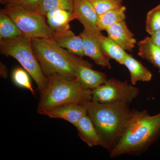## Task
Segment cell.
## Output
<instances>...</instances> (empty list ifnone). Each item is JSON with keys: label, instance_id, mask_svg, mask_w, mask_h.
<instances>
[{"label": "cell", "instance_id": "obj_26", "mask_svg": "<svg viewBox=\"0 0 160 160\" xmlns=\"http://www.w3.org/2000/svg\"><path fill=\"white\" fill-rule=\"evenodd\" d=\"M150 37L152 41L160 48V30L151 35Z\"/></svg>", "mask_w": 160, "mask_h": 160}, {"label": "cell", "instance_id": "obj_5", "mask_svg": "<svg viewBox=\"0 0 160 160\" xmlns=\"http://www.w3.org/2000/svg\"><path fill=\"white\" fill-rule=\"evenodd\" d=\"M0 51L2 54L17 60L36 83L40 93L44 92L48 78L35 56L31 39L22 34L12 39L0 40Z\"/></svg>", "mask_w": 160, "mask_h": 160}, {"label": "cell", "instance_id": "obj_25", "mask_svg": "<svg viewBox=\"0 0 160 160\" xmlns=\"http://www.w3.org/2000/svg\"><path fill=\"white\" fill-rule=\"evenodd\" d=\"M41 0H13L6 5L18 6L30 11H37Z\"/></svg>", "mask_w": 160, "mask_h": 160}, {"label": "cell", "instance_id": "obj_28", "mask_svg": "<svg viewBox=\"0 0 160 160\" xmlns=\"http://www.w3.org/2000/svg\"><path fill=\"white\" fill-rule=\"evenodd\" d=\"M13 0H0V2L2 5H7L9 3L11 2Z\"/></svg>", "mask_w": 160, "mask_h": 160}, {"label": "cell", "instance_id": "obj_29", "mask_svg": "<svg viewBox=\"0 0 160 160\" xmlns=\"http://www.w3.org/2000/svg\"><path fill=\"white\" fill-rule=\"evenodd\" d=\"M159 72H160V67L159 68Z\"/></svg>", "mask_w": 160, "mask_h": 160}, {"label": "cell", "instance_id": "obj_15", "mask_svg": "<svg viewBox=\"0 0 160 160\" xmlns=\"http://www.w3.org/2000/svg\"><path fill=\"white\" fill-rule=\"evenodd\" d=\"M130 73L131 84L135 85L138 82H148L151 81L152 75L151 72L139 61L129 54L126 56L123 65Z\"/></svg>", "mask_w": 160, "mask_h": 160}, {"label": "cell", "instance_id": "obj_3", "mask_svg": "<svg viewBox=\"0 0 160 160\" xmlns=\"http://www.w3.org/2000/svg\"><path fill=\"white\" fill-rule=\"evenodd\" d=\"M33 52L46 77L57 75L74 79L75 68L88 63L79 56L62 48L53 39H31Z\"/></svg>", "mask_w": 160, "mask_h": 160}, {"label": "cell", "instance_id": "obj_21", "mask_svg": "<svg viewBox=\"0 0 160 160\" xmlns=\"http://www.w3.org/2000/svg\"><path fill=\"white\" fill-rule=\"evenodd\" d=\"M59 9L72 11L73 0H41L37 11L46 18L49 12Z\"/></svg>", "mask_w": 160, "mask_h": 160}, {"label": "cell", "instance_id": "obj_22", "mask_svg": "<svg viewBox=\"0 0 160 160\" xmlns=\"http://www.w3.org/2000/svg\"><path fill=\"white\" fill-rule=\"evenodd\" d=\"M146 31L150 35L160 30V4L148 12L146 16Z\"/></svg>", "mask_w": 160, "mask_h": 160}, {"label": "cell", "instance_id": "obj_10", "mask_svg": "<svg viewBox=\"0 0 160 160\" xmlns=\"http://www.w3.org/2000/svg\"><path fill=\"white\" fill-rule=\"evenodd\" d=\"M98 14L89 0H73L72 20L77 19L82 24L84 29L98 32L97 26Z\"/></svg>", "mask_w": 160, "mask_h": 160}, {"label": "cell", "instance_id": "obj_2", "mask_svg": "<svg viewBox=\"0 0 160 160\" xmlns=\"http://www.w3.org/2000/svg\"><path fill=\"white\" fill-rule=\"evenodd\" d=\"M160 134V112L152 116L146 110H136L120 139L109 152L110 157L142 154Z\"/></svg>", "mask_w": 160, "mask_h": 160}, {"label": "cell", "instance_id": "obj_7", "mask_svg": "<svg viewBox=\"0 0 160 160\" xmlns=\"http://www.w3.org/2000/svg\"><path fill=\"white\" fill-rule=\"evenodd\" d=\"M139 94V89L135 85L112 78L92 90V100L102 103L130 104Z\"/></svg>", "mask_w": 160, "mask_h": 160}, {"label": "cell", "instance_id": "obj_20", "mask_svg": "<svg viewBox=\"0 0 160 160\" xmlns=\"http://www.w3.org/2000/svg\"><path fill=\"white\" fill-rule=\"evenodd\" d=\"M22 33L9 15L1 9L0 11V40L12 39Z\"/></svg>", "mask_w": 160, "mask_h": 160}, {"label": "cell", "instance_id": "obj_24", "mask_svg": "<svg viewBox=\"0 0 160 160\" xmlns=\"http://www.w3.org/2000/svg\"><path fill=\"white\" fill-rule=\"evenodd\" d=\"M98 15L122 6L123 0H89Z\"/></svg>", "mask_w": 160, "mask_h": 160}, {"label": "cell", "instance_id": "obj_6", "mask_svg": "<svg viewBox=\"0 0 160 160\" xmlns=\"http://www.w3.org/2000/svg\"><path fill=\"white\" fill-rule=\"evenodd\" d=\"M3 12L9 15L22 32L30 39H52L54 31L50 29L46 18L38 11H30L18 6L6 5Z\"/></svg>", "mask_w": 160, "mask_h": 160}, {"label": "cell", "instance_id": "obj_12", "mask_svg": "<svg viewBox=\"0 0 160 160\" xmlns=\"http://www.w3.org/2000/svg\"><path fill=\"white\" fill-rule=\"evenodd\" d=\"M91 64L88 62L78 64L75 68L76 79L86 89L97 88L108 79L105 73L92 69Z\"/></svg>", "mask_w": 160, "mask_h": 160}, {"label": "cell", "instance_id": "obj_9", "mask_svg": "<svg viewBox=\"0 0 160 160\" xmlns=\"http://www.w3.org/2000/svg\"><path fill=\"white\" fill-rule=\"evenodd\" d=\"M100 32H95L84 29L80 33L82 39L84 52L86 56L93 60L98 66L111 69L109 58L104 54L98 41V35Z\"/></svg>", "mask_w": 160, "mask_h": 160}, {"label": "cell", "instance_id": "obj_13", "mask_svg": "<svg viewBox=\"0 0 160 160\" xmlns=\"http://www.w3.org/2000/svg\"><path fill=\"white\" fill-rule=\"evenodd\" d=\"M52 39L59 46L72 54L80 57L86 56L82 39L80 35H76L70 29L63 32H54Z\"/></svg>", "mask_w": 160, "mask_h": 160}, {"label": "cell", "instance_id": "obj_8", "mask_svg": "<svg viewBox=\"0 0 160 160\" xmlns=\"http://www.w3.org/2000/svg\"><path fill=\"white\" fill-rule=\"evenodd\" d=\"M86 103H72L56 106L44 110L40 114L51 118L65 120L75 127L81 119L87 114Z\"/></svg>", "mask_w": 160, "mask_h": 160}, {"label": "cell", "instance_id": "obj_23", "mask_svg": "<svg viewBox=\"0 0 160 160\" xmlns=\"http://www.w3.org/2000/svg\"><path fill=\"white\" fill-rule=\"evenodd\" d=\"M28 72L25 69L18 67L13 70L12 79L16 85L22 88L28 89L35 95V91L32 88Z\"/></svg>", "mask_w": 160, "mask_h": 160}, {"label": "cell", "instance_id": "obj_14", "mask_svg": "<svg viewBox=\"0 0 160 160\" xmlns=\"http://www.w3.org/2000/svg\"><path fill=\"white\" fill-rule=\"evenodd\" d=\"M80 138L89 147L102 146L97 130L90 118L86 114L79 121L75 126Z\"/></svg>", "mask_w": 160, "mask_h": 160}, {"label": "cell", "instance_id": "obj_4", "mask_svg": "<svg viewBox=\"0 0 160 160\" xmlns=\"http://www.w3.org/2000/svg\"><path fill=\"white\" fill-rule=\"evenodd\" d=\"M47 87L41 94L37 112L56 106L72 104H84L92 100V90L86 89L77 79H71L55 75L47 78Z\"/></svg>", "mask_w": 160, "mask_h": 160}, {"label": "cell", "instance_id": "obj_16", "mask_svg": "<svg viewBox=\"0 0 160 160\" xmlns=\"http://www.w3.org/2000/svg\"><path fill=\"white\" fill-rule=\"evenodd\" d=\"M46 18L48 26L54 32H63L69 29V22L72 21V11L56 9L49 12Z\"/></svg>", "mask_w": 160, "mask_h": 160}, {"label": "cell", "instance_id": "obj_27", "mask_svg": "<svg viewBox=\"0 0 160 160\" xmlns=\"http://www.w3.org/2000/svg\"><path fill=\"white\" fill-rule=\"evenodd\" d=\"M1 69H0V73H1V76L4 78H6L8 77V72L6 67L4 64L1 62Z\"/></svg>", "mask_w": 160, "mask_h": 160}, {"label": "cell", "instance_id": "obj_19", "mask_svg": "<svg viewBox=\"0 0 160 160\" xmlns=\"http://www.w3.org/2000/svg\"><path fill=\"white\" fill-rule=\"evenodd\" d=\"M126 7L122 6L98 15L97 26L100 31L105 30L112 25L125 21Z\"/></svg>", "mask_w": 160, "mask_h": 160}, {"label": "cell", "instance_id": "obj_11", "mask_svg": "<svg viewBox=\"0 0 160 160\" xmlns=\"http://www.w3.org/2000/svg\"><path fill=\"white\" fill-rule=\"evenodd\" d=\"M106 31L108 37L125 51H132L135 47L136 39L125 21L112 25Z\"/></svg>", "mask_w": 160, "mask_h": 160}, {"label": "cell", "instance_id": "obj_17", "mask_svg": "<svg viewBox=\"0 0 160 160\" xmlns=\"http://www.w3.org/2000/svg\"><path fill=\"white\" fill-rule=\"evenodd\" d=\"M98 41L104 54L109 58L112 59L120 65H123L128 53L108 37L103 35L101 32L98 35Z\"/></svg>", "mask_w": 160, "mask_h": 160}, {"label": "cell", "instance_id": "obj_1", "mask_svg": "<svg viewBox=\"0 0 160 160\" xmlns=\"http://www.w3.org/2000/svg\"><path fill=\"white\" fill-rule=\"evenodd\" d=\"M87 105L90 118L102 142V147L111 151L125 131L136 109L125 103H100L92 100Z\"/></svg>", "mask_w": 160, "mask_h": 160}, {"label": "cell", "instance_id": "obj_18", "mask_svg": "<svg viewBox=\"0 0 160 160\" xmlns=\"http://www.w3.org/2000/svg\"><path fill=\"white\" fill-rule=\"evenodd\" d=\"M138 55L149 61L153 66L160 67V48L150 37H146L138 43Z\"/></svg>", "mask_w": 160, "mask_h": 160}]
</instances>
